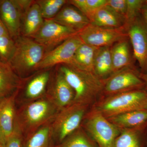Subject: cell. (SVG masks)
I'll return each mask as SVG.
<instances>
[{
    "label": "cell",
    "instance_id": "83f0119b",
    "mask_svg": "<svg viewBox=\"0 0 147 147\" xmlns=\"http://www.w3.org/2000/svg\"><path fill=\"white\" fill-rule=\"evenodd\" d=\"M108 0H70L69 4L78 9L89 20L98 9L106 5Z\"/></svg>",
    "mask_w": 147,
    "mask_h": 147
},
{
    "label": "cell",
    "instance_id": "cb8c5ba5",
    "mask_svg": "<svg viewBox=\"0 0 147 147\" xmlns=\"http://www.w3.org/2000/svg\"><path fill=\"white\" fill-rule=\"evenodd\" d=\"M111 47H98L95 57L94 73L102 80L107 79L113 74Z\"/></svg>",
    "mask_w": 147,
    "mask_h": 147
},
{
    "label": "cell",
    "instance_id": "e0dca14e",
    "mask_svg": "<svg viewBox=\"0 0 147 147\" xmlns=\"http://www.w3.org/2000/svg\"><path fill=\"white\" fill-rule=\"evenodd\" d=\"M22 81L9 64L0 61V99L20 89Z\"/></svg>",
    "mask_w": 147,
    "mask_h": 147
},
{
    "label": "cell",
    "instance_id": "4dcf8cb0",
    "mask_svg": "<svg viewBox=\"0 0 147 147\" xmlns=\"http://www.w3.org/2000/svg\"><path fill=\"white\" fill-rule=\"evenodd\" d=\"M24 136L17 124L12 134L6 141L5 147H22Z\"/></svg>",
    "mask_w": 147,
    "mask_h": 147
},
{
    "label": "cell",
    "instance_id": "7402d4cb",
    "mask_svg": "<svg viewBox=\"0 0 147 147\" xmlns=\"http://www.w3.org/2000/svg\"><path fill=\"white\" fill-rule=\"evenodd\" d=\"M44 21L39 6L34 1L23 16L21 35L32 37L41 28Z\"/></svg>",
    "mask_w": 147,
    "mask_h": 147
},
{
    "label": "cell",
    "instance_id": "2e32d148",
    "mask_svg": "<svg viewBox=\"0 0 147 147\" xmlns=\"http://www.w3.org/2000/svg\"><path fill=\"white\" fill-rule=\"evenodd\" d=\"M57 23L76 31H82L90 24L88 18L75 7L68 3L53 19Z\"/></svg>",
    "mask_w": 147,
    "mask_h": 147
},
{
    "label": "cell",
    "instance_id": "6da1fadb",
    "mask_svg": "<svg viewBox=\"0 0 147 147\" xmlns=\"http://www.w3.org/2000/svg\"><path fill=\"white\" fill-rule=\"evenodd\" d=\"M59 111L46 95L37 100L23 102L16 110V123L24 137L53 121Z\"/></svg>",
    "mask_w": 147,
    "mask_h": 147
},
{
    "label": "cell",
    "instance_id": "44dd1931",
    "mask_svg": "<svg viewBox=\"0 0 147 147\" xmlns=\"http://www.w3.org/2000/svg\"><path fill=\"white\" fill-rule=\"evenodd\" d=\"M107 119L120 130L137 129L147 122V110H134Z\"/></svg>",
    "mask_w": 147,
    "mask_h": 147
},
{
    "label": "cell",
    "instance_id": "d6986e66",
    "mask_svg": "<svg viewBox=\"0 0 147 147\" xmlns=\"http://www.w3.org/2000/svg\"><path fill=\"white\" fill-rule=\"evenodd\" d=\"M129 41L127 37L116 42L111 47L113 74L123 69L133 67Z\"/></svg>",
    "mask_w": 147,
    "mask_h": 147
},
{
    "label": "cell",
    "instance_id": "f1b7e54d",
    "mask_svg": "<svg viewBox=\"0 0 147 147\" xmlns=\"http://www.w3.org/2000/svg\"><path fill=\"white\" fill-rule=\"evenodd\" d=\"M15 40L9 36H0V61L8 63L15 50Z\"/></svg>",
    "mask_w": 147,
    "mask_h": 147
},
{
    "label": "cell",
    "instance_id": "8fae6325",
    "mask_svg": "<svg viewBox=\"0 0 147 147\" xmlns=\"http://www.w3.org/2000/svg\"><path fill=\"white\" fill-rule=\"evenodd\" d=\"M78 34L45 53L37 67V71L52 69L61 64H69L76 50L83 43Z\"/></svg>",
    "mask_w": 147,
    "mask_h": 147
},
{
    "label": "cell",
    "instance_id": "8d00e7d4",
    "mask_svg": "<svg viewBox=\"0 0 147 147\" xmlns=\"http://www.w3.org/2000/svg\"><path fill=\"white\" fill-rule=\"evenodd\" d=\"M144 110H147V103L146 105V106H145Z\"/></svg>",
    "mask_w": 147,
    "mask_h": 147
},
{
    "label": "cell",
    "instance_id": "e575fe53",
    "mask_svg": "<svg viewBox=\"0 0 147 147\" xmlns=\"http://www.w3.org/2000/svg\"><path fill=\"white\" fill-rule=\"evenodd\" d=\"M140 77L144 83L147 91V70L144 73L140 74Z\"/></svg>",
    "mask_w": 147,
    "mask_h": 147
},
{
    "label": "cell",
    "instance_id": "4fadbf2b",
    "mask_svg": "<svg viewBox=\"0 0 147 147\" xmlns=\"http://www.w3.org/2000/svg\"><path fill=\"white\" fill-rule=\"evenodd\" d=\"M56 67L55 72L52 74L46 95L60 111L74 103L75 94L62 74Z\"/></svg>",
    "mask_w": 147,
    "mask_h": 147
},
{
    "label": "cell",
    "instance_id": "4316f807",
    "mask_svg": "<svg viewBox=\"0 0 147 147\" xmlns=\"http://www.w3.org/2000/svg\"><path fill=\"white\" fill-rule=\"evenodd\" d=\"M136 129H121L113 147H142L141 140Z\"/></svg>",
    "mask_w": 147,
    "mask_h": 147
},
{
    "label": "cell",
    "instance_id": "f546056e",
    "mask_svg": "<svg viewBox=\"0 0 147 147\" xmlns=\"http://www.w3.org/2000/svg\"><path fill=\"white\" fill-rule=\"evenodd\" d=\"M145 2V1L143 0H126V24L141 15Z\"/></svg>",
    "mask_w": 147,
    "mask_h": 147
},
{
    "label": "cell",
    "instance_id": "ffe728a7",
    "mask_svg": "<svg viewBox=\"0 0 147 147\" xmlns=\"http://www.w3.org/2000/svg\"><path fill=\"white\" fill-rule=\"evenodd\" d=\"M98 47L83 42L76 50L68 65L82 71L94 72L95 57Z\"/></svg>",
    "mask_w": 147,
    "mask_h": 147
},
{
    "label": "cell",
    "instance_id": "52a82bcc",
    "mask_svg": "<svg viewBox=\"0 0 147 147\" xmlns=\"http://www.w3.org/2000/svg\"><path fill=\"white\" fill-rule=\"evenodd\" d=\"M102 94L106 96L133 90L141 89L145 86L140 74L133 67L123 69L103 80Z\"/></svg>",
    "mask_w": 147,
    "mask_h": 147
},
{
    "label": "cell",
    "instance_id": "3957f363",
    "mask_svg": "<svg viewBox=\"0 0 147 147\" xmlns=\"http://www.w3.org/2000/svg\"><path fill=\"white\" fill-rule=\"evenodd\" d=\"M15 50L9 64L21 78L36 72L46 50L31 38L21 35L15 40Z\"/></svg>",
    "mask_w": 147,
    "mask_h": 147
},
{
    "label": "cell",
    "instance_id": "d4e9b609",
    "mask_svg": "<svg viewBox=\"0 0 147 147\" xmlns=\"http://www.w3.org/2000/svg\"><path fill=\"white\" fill-rule=\"evenodd\" d=\"M53 147H98L94 141L80 127L60 143Z\"/></svg>",
    "mask_w": 147,
    "mask_h": 147
},
{
    "label": "cell",
    "instance_id": "9c48e42d",
    "mask_svg": "<svg viewBox=\"0 0 147 147\" xmlns=\"http://www.w3.org/2000/svg\"><path fill=\"white\" fill-rule=\"evenodd\" d=\"M78 35L84 43L97 47L112 46L128 37L125 26L109 28L91 24L79 32Z\"/></svg>",
    "mask_w": 147,
    "mask_h": 147
},
{
    "label": "cell",
    "instance_id": "d6a6232c",
    "mask_svg": "<svg viewBox=\"0 0 147 147\" xmlns=\"http://www.w3.org/2000/svg\"><path fill=\"white\" fill-rule=\"evenodd\" d=\"M141 15L145 23L147 25V2L146 1H145V3L142 7Z\"/></svg>",
    "mask_w": 147,
    "mask_h": 147
},
{
    "label": "cell",
    "instance_id": "484cf974",
    "mask_svg": "<svg viewBox=\"0 0 147 147\" xmlns=\"http://www.w3.org/2000/svg\"><path fill=\"white\" fill-rule=\"evenodd\" d=\"M35 1L39 6L42 17L47 20L53 19L69 3L67 0H37Z\"/></svg>",
    "mask_w": 147,
    "mask_h": 147
},
{
    "label": "cell",
    "instance_id": "d590c367",
    "mask_svg": "<svg viewBox=\"0 0 147 147\" xmlns=\"http://www.w3.org/2000/svg\"><path fill=\"white\" fill-rule=\"evenodd\" d=\"M5 142L0 136V147H5Z\"/></svg>",
    "mask_w": 147,
    "mask_h": 147
},
{
    "label": "cell",
    "instance_id": "277c9868",
    "mask_svg": "<svg viewBox=\"0 0 147 147\" xmlns=\"http://www.w3.org/2000/svg\"><path fill=\"white\" fill-rule=\"evenodd\" d=\"M147 103V91L141 89L106 96L92 110L108 118L126 112L144 110Z\"/></svg>",
    "mask_w": 147,
    "mask_h": 147
},
{
    "label": "cell",
    "instance_id": "f35d334b",
    "mask_svg": "<svg viewBox=\"0 0 147 147\" xmlns=\"http://www.w3.org/2000/svg\"><path fill=\"white\" fill-rule=\"evenodd\" d=\"M146 1V2H147V1Z\"/></svg>",
    "mask_w": 147,
    "mask_h": 147
},
{
    "label": "cell",
    "instance_id": "836d02e7",
    "mask_svg": "<svg viewBox=\"0 0 147 147\" xmlns=\"http://www.w3.org/2000/svg\"><path fill=\"white\" fill-rule=\"evenodd\" d=\"M9 36L8 32L0 18V36Z\"/></svg>",
    "mask_w": 147,
    "mask_h": 147
},
{
    "label": "cell",
    "instance_id": "5bb4252c",
    "mask_svg": "<svg viewBox=\"0 0 147 147\" xmlns=\"http://www.w3.org/2000/svg\"><path fill=\"white\" fill-rule=\"evenodd\" d=\"M0 18L12 39L21 35L23 15L15 0L0 1Z\"/></svg>",
    "mask_w": 147,
    "mask_h": 147
},
{
    "label": "cell",
    "instance_id": "74e56055",
    "mask_svg": "<svg viewBox=\"0 0 147 147\" xmlns=\"http://www.w3.org/2000/svg\"><path fill=\"white\" fill-rule=\"evenodd\" d=\"M146 147H147V146H146Z\"/></svg>",
    "mask_w": 147,
    "mask_h": 147
},
{
    "label": "cell",
    "instance_id": "603a6c76",
    "mask_svg": "<svg viewBox=\"0 0 147 147\" xmlns=\"http://www.w3.org/2000/svg\"><path fill=\"white\" fill-rule=\"evenodd\" d=\"M53 121L24 137L22 147H53L55 144L52 131Z\"/></svg>",
    "mask_w": 147,
    "mask_h": 147
},
{
    "label": "cell",
    "instance_id": "8992f818",
    "mask_svg": "<svg viewBox=\"0 0 147 147\" xmlns=\"http://www.w3.org/2000/svg\"><path fill=\"white\" fill-rule=\"evenodd\" d=\"M84 119V130L98 147H113L119 129L95 110L87 113Z\"/></svg>",
    "mask_w": 147,
    "mask_h": 147
},
{
    "label": "cell",
    "instance_id": "1f68e13d",
    "mask_svg": "<svg viewBox=\"0 0 147 147\" xmlns=\"http://www.w3.org/2000/svg\"><path fill=\"white\" fill-rule=\"evenodd\" d=\"M106 5L119 15L123 16L125 18L126 0H108Z\"/></svg>",
    "mask_w": 147,
    "mask_h": 147
},
{
    "label": "cell",
    "instance_id": "7a4b0ae2",
    "mask_svg": "<svg viewBox=\"0 0 147 147\" xmlns=\"http://www.w3.org/2000/svg\"><path fill=\"white\" fill-rule=\"evenodd\" d=\"M57 67L74 92V103L88 106L102 94L104 81L94 72L82 71L66 64Z\"/></svg>",
    "mask_w": 147,
    "mask_h": 147
},
{
    "label": "cell",
    "instance_id": "30bf717a",
    "mask_svg": "<svg viewBox=\"0 0 147 147\" xmlns=\"http://www.w3.org/2000/svg\"><path fill=\"white\" fill-rule=\"evenodd\" d=\"M133 49V55L143 71L147 70V25L142 16H138L125 26Z\"/></svg>",
    "mask_w": 147,
    "mask_h": 147
},
{
    "label": "cell",
    "instance_id": "ba28073f",
    "mask_svg": "<svg viewBox=\"0 0 147 147\" xmlns=\"http://www.w3.org/2000/svg\"><path fill=\"white\" fill-rule=\"evenodd\" d=\"M78 34L73 29L64 26L53 19H44L42 26L31 38L43 46L46 53Z\"/></svg>",
    "mask_w": 147,
    "mask_h": 147
},
{
    "label": "cell",
    "instance_id": "ac0fdd59",
    "mask_svg": "<svg viewBox=\"0 0 147 147\" xmlns=\"http://www.w3.org/2000/svg\"><path fill=\"white\" fill-rule=\"evenodd\" d=\"M90 24L97 26L119 28L125 26L126 19L107 5L98 9L90 18Z\"/></svg>",
    "mask_w": 147,
    "mask_h": 147
},
{
    "label": "cell",
    "instance_id": "7c38bea8",
    "mask_svg": "<svg viewBox=\"0 0 147 147\" xmlns=\"http://www.w3.org/2000/svg\"><path fill=\"white\" fill-rule=\"evenodd\" d=\"M52 74V69H49L40 70L23 78L19 91H21L23 102L37 100L45 96Z\"/></svg>",
    "mask_w": 147,
    "mask_h": 147
},
{
    "label": "cell",
    "instance_id": "5b68a950",
    "mask_svg": "<svg viewBox=\"0 0 147 147\" xmlns=\"http://www.w3.org/2000/svg\"><path fill=\"white\" fill-rule=\"evenodd\" d=\"M88 106L74 102L59 111L52 123L55 145L60 143L81 127Z\"/></svg>",
    "mask_w": 147,
    "mask_h": 147
},
{
    "label": "cell",
    "instance_id": "9a60e30c",
    "mask_svg": "<svg viewBox=\"0 0 147 147\" xmlns=\"http://www.w3.org/2000/svg\"><path fill=\"white\" fill-rule=\"evenodd\" d=\"M19 90L0 99V136L6 142L12 134L16 123V98Z\"/></svg>",
    "mask_w": 147,
    "mask_h": 147
}]
</instances>
